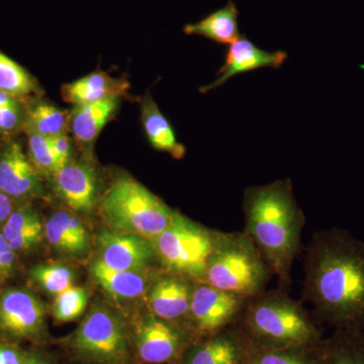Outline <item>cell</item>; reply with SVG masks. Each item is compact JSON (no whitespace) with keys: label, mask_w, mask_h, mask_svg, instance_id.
Listing matches in <instances>:
<instances>
[{"label":"cell","mask_w":364,"mask_h":364,"mask_svg":"<svg viewBox=\"0 0 364 364\" xmlns=\"http://www.w3.org/2000/svg\"><path fill=\"white\" fill-rule=\"evenodd\" d=\"M304 272L303 301L318 324L364 332V242L342 228L315 232Z\"/></svg>","instance_id":"obj_1"},{"label":"cell","mask_w":364,"mask_h":364,"mask_svg":"<svg viewBox=\"0 0 364 364\" xmlns=\"http://www.w3.org/2000/svg\"><path fill=\"white\" fill-rule=\"evenodd\" d=\"M245 227L279 280V287L289 291L291 270L301 250L306 217L294 196L291 179H279L265 186H249L242 203Z\"/></svg>","instance_id":"obj_2"},{"label":"cell","mask_w":364,"mask_h":364,"mask_svg":"<svg viewBox=\"0 0 364 364\" xmlns=\"http://www.w3.org/2000/svg\"><path fill=\"white\" fill-rule=\"evenodd\" d=\"M287 291L277 287L249 299L237 325L256 346L287 349L317 344L324 339L312 312Z\"/></svg>","instance_id":"obj_3"},{"label":"cell","mask_w":364,"mask_h":364,"mask_svg":"<svg viewBox=\"0 0 364 364\" xmlns=\"http://www.w3.org/2000/svg\"><path fill=\"white\" fill-rule=\"evenodd\" d=\"M262 254L245 232L215 231L203 282L228 293L252 298L272 277Z\"/></svg>","instance_id":"obj_4"},{"label":"cell","mask_w":364,"mask_h":364,"mask_svg":"<svg viewBox=\"0 0 364 364\" xmlns=\"http://www.w3.org/2000/svg\"><path fill=\"white\" fill-rule=\"evenodd\" d=\"M102 214L112 231L138 235L152 241L173 218L174 210L133 177L112 182L102 202Z\"/></svg>","instance_id":"obj_5"},{"label":"cell","mask_w":364,"mask_h":364,"mask_svg":"<svg viewBox=\"0 0 364 364\" xmlns=\"http://www.w3.org/2000/svg\"><path fill=\"white\" fill-rule=\"evenodd\" d=\"M215 235V231L174 210L169 226L151 242L165 272L203 282Z\"/></svg>","instance_id":"obj_6"},{"label":"cell","mask_w":364,"mask_h":364,"mask_svg":"<svg viewBox=\"0 0 364 364\" xmlns=\"http://www.w3.org/2000/svg\"><path fill=\"white\" fill-rule=\"evenodd\" d=\"M79 355L100 364H129L128 339L121 321L105 309H95L71 340Z\"/></svg>","instance_id":"obj_7"},{"label":"cell","mask_w":364,"mask_h":364,"mask_svg":"<svg viewBox=\"0 0 364 364\" xmlns=\"http://www.w3.org/2000/svg\"><path fill=\"white\" fill-rule=\"evenodd\" d=\"M249 299L196 282L189 311V325L198 338L237 324Z\"/></svg>","instance_id":"obj_8"},{"label":"cell","mask_w":364,"mask_h":364,"mask_svg":"<svg viewBox=\"0 0 364 364\" xmlns=\"http://www.w3.org/2000/svg\"><path fill=\"white\" fill-rule=\"evenodd\" d=\"M198 339L188 328L150 313L139 323L135 342L144 364H179L184 352Z\"/></svg>","instance_id":"obj_9"},{"label":"cell","mask_w":364,"mask_h":364,"mask_svg":"<svg viewBox=\"0 0 364 364\" xmlns=\"http://www.w3.org/2000/svg\"><path fill=\"white\" fill-rule=\"evenodd\" d=\"M252 349L251 340L235 324L196 340L179 364H249Z\"/></svg>","instance_id":"obj_10"},{"label":"cell","mask_w":364,"mask_h":364,"mask_svg":"<svg viewBox=\"0 0 364 364\" xmlns=\"http://www.w3.org/2000/svg\"><path fill=\"white\" fill-rule=\"evenodd\" d=\"M196 284V280L191 277L165 272L154 280L148 291L151 314L193 332L189 325V311Z\"/></svg>","instance_id":"obj_11"},{"label":"cell","mask_w":364,"mask_h":364,"mask_svg":"<svg viewBox=\"0 0 364 364\" xmlns=\"http://www.w3.org/2000/svg\"><path fill=\"white\" fill-rule=\"evenodd\" d=\"M0 191L14 200L44 196L41 174L16 141H9L0 149Z\"/></svg>","instance_id":"obj_12"},{"label":"cell","mask_w":364,"mask_h":364,"mask_svg":"<svg viewBox=\"0 0 364 364\" xmlns=\"http://www.w3.org/2000/svg\"><path fill=\"white\" fill-rule=\"evenodd\" d=\"M44 318L42 301L25 289H6L0 296V330L9 336H37L44 326Z\"/></svg>","instance_id":"obj_13"},{"label":"cell","mask_w":364,"mask_h":364,"mask_svg":"<svg viewBox=\"0 0 364 364\" xmlns=\"http://www.w3.org/2000/svg\"><path fill=\"white\" fill-rule=\"evenodd\" d=\"M98 244L100 260L112 269L144 272L156 259L152 242L138 235L105 230Z\"/></svg>","instance_id":"obj_14"},{"label":"cell","mask_w":364,"mask_h":364,"mask_svg":"<svg viewBox=\"0 0 364 364\" xmlns=\"http://www.w3.org/2000/svg\"><path fill=\"white\" fill-rule=\"evenodd\" d=\"M287 54L284 51L267 52L260 49L245 35H241L229 45L225 55L224 63L217 72L218 78L210 85L200 87V92L217 90L228 80L239 74L257 70L260 68L279 69L287 61Z\"/></svg>","instance_id":"obj_15"},{"label":"cell","mask_w":364,"mask_h":364,"mask_svg":"<svg viewBox=\"0 0 364 364\" xmlns=\"http://www.w3.org/2000/svg\"><path fill=\"white\" fill-rule=\"evenodd\" d=\"M55 191L72 210L90 213L97 196L95 169L86 162H69L52 176Z\"/></svg>","instance_id":"obj_16"},{"label":"cell","mask_w":364,"mask_h":364,"mask_svg":"<svg viewBox=\"0 0 364 364\" xmlns=\"http://www.w3.org/2000/svg\"><path fill=\"white\" fill-rule=\"evenodd\" d=\"M45 237L53 247L70 256H82L90 251V233L75 215L64 210L53 214L45 225Z\"/></svg>","instance_id":"obj_17"},{"label":"cell","mask_w":364,"mask_h":364,"mask_svg":"<svg viewBox=\"0 0 364 364\" xmlns=\"http://www.w3.org/2000/svg\"><path fill=\"white\" fill-rule=\"evenodd\" d=\"M119 104V97H112L92 104L75 105L70 112L69 128L76 142L86 149L91 147L117 112Z\"/></svg>","instance_id":"obj_18"},{"label":"cell","mask_w":364,"mask_h":364,"mask_svg":"<svg viewBox=\"0 0 364 364\" xmlns=\"http://www.w3.org/2000/svg\"><path fill=\"white\" fill-rule=\"evenodd\" d=\"M130 85L121 78H112L105 72H93L85 77L62 87V97L74 105L92 104L107 98L126 95Z\"/></svg>","instance_id":"obj_19"},{"label":"cell","mask_w":364,"mask_h":364,"mask_svg":"<svg viewBox=\"0 0 364 364\" xmlns=\"http://www.w3.org/2000/svg\"><path fill=\"white\" fill-rule=\"evenodd\" d=\"M2 235L14 252H26L37 247L45 236V225L28 205L16 208L4 224Z\"/></svg>","instance_id":"obj_20"},{"label":"cell","mask_w":364,"mask_h":364,"mask_svg":"<svg viewBox=\"0 0 364 364\" xmlns=\"http://www.w3.org/2000/svg\"><path fill=\"white\" fill-rule=\"evenodd\" d=\"M141 121L151 145L155 149L168 153L174 159H181L186 149L177 141L176 132L151 95L141 104Z\"/></svg>","instance_id":"obj_21"},{"label":"cell","mask_w":364,"mask_h":364,"mask_svg":"<svg viewBox=\"0 0 364 364\" xmlns=\"http://www.w3.org/2000/svg\"><path fill=\"white\" fill-rule=\"evenodd\" d=\"M239 9L232 0L222 7L208 14L202 21L188 23L183 32L188 36H202L220 45H230L239 37Z\"/></svg>","instance_id":"obj_22"},{"label":"cell","mask_w":364,"mask_h":364,"mask_svg":"<svg viewBox=\"0 0 364 364\" xmlns=\"http://www.w3.org/2000/svg\"><path fill=\"white\" fill-rule=\"evenodd\" d=\"M91 273L105 291L119 299L139 298L145 293L149 284L143 272L112 269L102 260H97L91 267Z\"/></svg>","instance_id":"obj_23"},{"label":"cell","mask_w":364,"mask_h":364,"mask_svg":"<svg viewBox=\"0 0 364 364\" xmlns=\"http://www.w3.org/2000/svg\"><path fill=\"white\" fill-rule=\"evenodd\" d=\"M70 112L47 102H35L26 104L23 132L28 134L52 136L66 134L69 129Z\"/></svg>","instance_id":"obj_24"},{"label":"cell","mask_w":364,"mask_h":364,"mask_svg":"<svg viewBox=\"0 0 364 364\" xmlns=\"http://www.w3.org/2000/svg\"><path fill=\"white\" fill-rule=\"evenodd\" d=\"M322 364H364V332L334 330L323 340Z\"/></svg>","instance_id":"obj_25"},{"label":"cell","mask_w":364,"mask_h":364,"mask_svg":"<svg viewBox=\"0 0 364 364\" xmlns=\"http://www.w3.org/2000/svg\"><path fill=\"white\" fill-rule=\"evenodd\" d=\"M323 340L317 344L287 349L262 348L253 344L249 364H322Z\"/></svg>","instance_id":"obj_26"},{"label":"cell","mask_w":364,"mask_h":364,"mask_svg":"<svg viewBox=\"0 0 364 364\" xmlns=\"http://www.w3.org/2000/svg\"><path fill=\"white\" fill-rule=\"evenodd\" d=\"M0 91L18 100L39 97L41 90L28 71L0 51Z\"/></svg>","instance_id":"obj_27"},{"label":"cell","mask_w":364,"mask_h":364,"mask_svg":"<svg viewBox=\"0 0 364 364\" xmlns=\"http://www.w3.org/2000/svg\"><path fill=\"white\" fill-rule=\"evenodd\" d=\"M90 301L85 287H71L59 294L53 305V316L59 322H71L85 312Z\"/></svg>","instance_id":"obj_28"},{"label":"cell","mask_w":364,"mask_h":364,"mask_svg":"<svg viewBox=\"0 0 364 364\" xmlns=\"http://www.w3.org/2000/svg\"><path fill=\"white\" fill-rule=\"evenodd\" d=\"M31 277L46 291L58 296L73 287L75 275L70 268L62 264H40L31 270Z\"/></svg>","instance_id":"obj_29"},{"label":"cell","mask_w":364,"mask_h":364,"mask_svg":"<svg viewBox=\"0 0 364 364\" xmlns=\"http://www.w3.org/2000/svg\"><path fill=\"white\" fill-rule=\"evenodd\" d=\"M28 158L40 174L53 176L59 171L58 161L55 156L49 136L39 134H28Z\"/></svg>","instance_id":"obj_30"},{"label":"cell","mask_w":364,"mask_h":364,"mask_svg":"<svg viewBox=\"0 0 364 364\" xmlns=\"http://www.w3.org/2000/svg\"><path fill=\"white\" fill-rule=\"evenodd\" d=\"M26 104L0 91V136L7 138L23 131Z\"/></svg>","instance_id":"obj_31"},{"label":"cell","mask_w":364,"mask_h":364,"mask_svg":"<svg viewBox=\"0 0 364 364\" xmlns=\"http://www.w3.org/2000/svg\"><path fill=\"white\" fill-rule=\"evenodd\" d=\"M16 263V252L0 233V282L11 277Z\"/></svg>","instance_id":"obj_32"},{"label":"cell","mask_w":364,"mask_h":364,"mask_svg":"<svg viewBox=\"0 0 364 364\" xmlns=\"http://www.w3.org/2000/svg\"><path fill=\"white\" fill-rule=\"evenodd\" d=\"M50 139H51L53 151L58 161L60 170L70 162L71 139L67 136V134L52 136Z\"/></svg>","instance_id":"obj_33"},{"label":"cell","mask_w":364,"mask_h":364,"mask_svg":"<svg viewBox=\"0 0 364 364\" xmlns=\"http://www.w3.org/2000/svg\"><path fill=\"white\" fill-rule=\"evenodd\" d=\"M26 355L11 345H0V364H25Z\"/></svg>","instance_id":"obj_34"},{"label":"cell","mask_w":364,"mask_h":364,"mask_svg":"<svg viewBox=\"0 0 364 364\" xmlns=\"http://www.w3.org/2000/svg\"><path fill=\"white\" fill-rule=\"evenodd\" d=\"M14 210V200L0 191V225H4Z\"/></svg>","instance_id":"obj_35"},{"label":"cell","mask_w":364,"mask_h":364,"mask_svg":"<svg viewBox=\"0 0 364 364\" xmlns=\"http://www.w3.org/2000/svg\"><path fill=\"white\" fill-rule=\"evenodd\" d=\"M25 364H49L44 358H40L39 355L35 354H28L26 355Z\"/></svg>","instance_id":"obj_36"}]
</instances>
